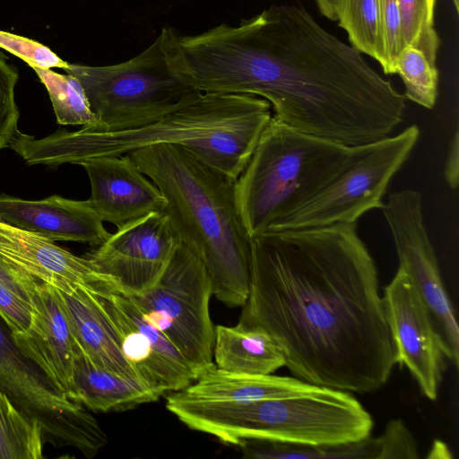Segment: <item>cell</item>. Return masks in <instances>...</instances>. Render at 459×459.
I'll return each mask as SVG.
<instances>
[{
  "instance_id": "ac0fdd59",
  "label": "cell",
  "mask_w": 459,
  "mask_h": 459,
  "mask_svg": "<svg viewBox=\"0 0 459 459\" xmlns=\"http://www.w3.org/2000/svg\"><path fill=\"white\" fill-rule=\"evenodd\" d=\"M0 254L38 281L56 289L112 286L110 280L98 273L85 256H77L54 241L3 223Z\"/></svg>"
},
{
  "instance_id": "d4e9b609",
  "label": "cell",
  "mask_w": 459,
  "mask_h": 459,
  "mask_svg": "<svg viewBox=\"0 0 459 459\" xmlns=\"http://www.w3.org/2000/svg\"><path fill=\"white\" fill-rule=\"evenodd\" d=\"M44 443L40 426L0 389V459H41Z\"/></svg>"
},
{
  "instance_id": "277c9868",
  "label": "cell",
  "mask_w": 459,
  "mask_h": 459,
  "mask_svg": "<svg viewBox=\"0 0 459 459\" xmlns=\"http://www.w3.org/2000/svg\"><path fill=\"white\" fill-rule=\"evenodd\" d=\"M126 154L163 195L162 212L204 264L212 295L230 307H242L250 285V238L237 204V179L178 145Z\"/></svg>"
},
{
  "instance_id": "836d02e7",
  "label": "cell",
  "mask_w": 459,
  "mask_h": 459,
  "mask_svg": "<svg viewBox=\"0 0 459 459\" xmlns=\"http://www.w3.org/2000/svg\"><path fill=\"white\" fill-rule=\"evenodd\" d=\"M0 282L21 298L31 302L39 281L0 254Z\"/></svg>"
},
{
  "instance_id": "f1b7e54d",
  "label": "cell",
  "mask_w": 459,
  "mask_h": 459,
  "mask_svg": "<svg viewBox=\"0 0 459 459\" xmlns=\"http://www.w3.org/2000/svg\"><path fill=\"white\" fill-rule=\"evenodd\" d=\"M18 79L17 67L0 51V150L9 147L18 131L20 113L15 102Z\"/></svg>"
},
{
  "instance_id": "4fadbf2b",
  "label": "cell",
  "mask_w": 459,
  "mask_h": 459,
  "mask_svg": "<svg viewBox=\"0 0 459 459\" xmlns=\"http://www.w3.org/2000/svg\"><path fill=\"white\" fill-rule=\"evenodd\" d=\"M382 297L396 364L406 367L421 393L435 400L445 369L446 350L431 313L400 267Z\"/></svg>"
},
{
  "instance_id": "484cf974",
  "label": "cell",
  "mask_w": 459,
  "mask_h": 459,
  "mask_svg": "<svg viewBox=\"0 0 459 459\" xmlns=\"http://www.w3.org/2000/svg\"><path fill=\"white\" fill-rule=\"evenodd\" d=\"M32 69L48 92L59 125L83 127L97 124L86 94L75 77L57 74L51 69Z\"/></svg>"
},
{
  "instance_id": "603a6c76",
  "label": "cell",
  "mask_w": 459,
  "mask_h": 459,
  "mask_svg": "<svg viewBox=\"0 0 459 459\" xmlns=\"http://www.w3.org/2000/svg\"><path fill=\"white\" fill-rule=\"evenodd\" d=\"M238 446L248 459H377V437L325 446H311L264 438H244Z\"/></svg>"
},
{
  "instance_id": "5b68a950",
  "label": "cell",
  "mask_w": 459,
  "mask_h": 459,
  "mask_svg": "<svg viewBox=\"0 0 459 459\" xmlns=\"http://www.w3.org/2000/svg\"><path fill=\"white\" fill-rule=\"evenodd\" d=\"M188 427L237 446L244 438L325 446L368 437L369 412L351 393L320 387L303 394L241 403L192 402Z\"/></svg>"
},
{
  "instance_id": "3957f363",
  "label": "cell",
  "mask_w": 459,
  "mask_h": 459,
  "mask_svg": "<svg viewBox=\"0 0 459 459\" xmlns=\"http://www.w3.org/2000/svg\"><path fill=\"white\" fill-rule=\"evenodd\" d=\"M272 117L271 105L263 98L203 92L193 103L142 128L105 133L82 127L60 130L42 139L17 131L9 147L29 165L56 167L171 144L238 179Z\"/></svg>"
},
{
  "instance_id": "f546056e",
  "label": "cell",
  "mask_w": 459,
  "mask_h": 459,
  "mask_svg": "<svg viewBox=\"0 0 459 459\" xmlns=\"http://www.w3.org/2000/svg\"><path fill=\"white\" fill-rule=\"evenodd\" d=\"M0 48L22 59L32 68L65 69L69 65L42 43L7 31L0 30Z\"/></svg>"
},
{
  "instance_id": "8fae6325",
  "label": "cell",
  "mask_w": 459,
  "mask_h": 459,
  "mask_svg": "<svg viewBox=\"0 0 459 459\" xmlns=\"http://www.w3.org/2000/svg\"><path fill=\"white\" fill-rule=\"evenodd\" d=\"M400 268L411 278L431 313L446 358L459 363V327L445 288L423 215L422 195L412 189L392 193L381 208Z\"/></svg>"
},
{
  "instance_id": "83f0119b",
  "label": "cell",
  "mask_w": 459,
  "mask_h": 459,
  "mask_svg": "<svg viewBox=\"0 0 459 459\" xmlns=\"http://www.w3.org/2000/svg\"><path fill=\"white\" fill-rule=\"evenodd\" d=\"M436 0H398L403 46H412L422 51L436 65L440 44L434 29Z\"/></svg>"
},
{
  "instance_id": "7a4b0ae2",
  "label": "cell",
  "mask_w": 459,
  "mask_h": 459,
  "mask_svg": "<svg viewBox=\"0 0 459 459\" xmlns=\"http://www.w3.org/2000/svg\"><path fill=\"white\" fill-rule=\"evenodd\" d=\"M378 287L357 223L265 231L250 238L249 292L239 322L266 331L295 377L371 393L396 364Z\"/></svg>"
},
{
  "instance_id": "8992f818",
  "label": "cell",
  "mask_w": 459,
  "mask_h": 459,
  "mask_svg": "<svg viewBox=\"0 0 459 459\" xmlns=\"http://www.w3.org/2000/svg\"><path fill=\"white\" fill-rule=\"evenodd\" d=\"M350 146L307 134L274 116L236 180V200L249 238L312 196L338 169Z\"/></svg>"
},
{
  "instance_id": "52a82bcc",
  "label": "cell",
  "mask_w": 459,
  "mask_h": 459,
  "mask_svg": "<svg viewBox=\"0 0 459 459\" xmlns=\"http://www.w3.org/2000/svg\"><path fill=\"white\" fill-rule=\"evenodd\" d=\"M81 83L97 124L83 126L113 133L152 125L193 103L203 93L169 65L160 35L142 53L117 65L69 64L64 69Z\"/></svg>"
},
{
  "instance_id": "44dd1931",
  "label": "cell",
  "mask_w": 459,
  "mask_h": 459,
  "mask_svg": "<svg viewBox=\"0 0 459 459\" xmlns=\"http://www.w3.org/2000/svg\"><path fill=\"white\" fill-rule=\"evenodd\" d=\"M162 396L141 380L130 379L96 365L76 342L71 399L93 411H124Z\"/></svg>"
},
{
  "instance_id": "7402d4cb",
  "label": "cell",
  "mask_w": 459,
  "mask_h": 459,
  "mask_svg": "<svg viewBox=\"0 0 459 459\" xmlns=\"http://www.w3.org/2000/svg\"><path fill=\"white\" fill-rule=\"evenodd\" d=\"M213 359L219 369L243 375H269L285 366L281 349L266 331L239 321L214 327Z\"/></svg>"
},
{
  "instance_id": "d6a6232c",
  "label": "cell",
  "mask_w": 459,
  "mask_h": 459,
  "mask_svg": "<svg viewBox=\"0 0 459 459\" xmlns=\"http://www.w3.org/2000/svg\"><path fill=\"white\" fill-rule=\"evenodd\" d=\"M32 304L0 282V316L13 333L25 332L32 320Z\"/></svg>"
},
{
  "instance_id": "d6986e66",
  "label": "cell",
  "mask_w": 459,
  "mask_h": 459,
  "mask_svg": "<svg viewBox=\"0 0 459 459\" xmlns=\"http://www.w3.org/2000/svg\"><path fill=\"white\" fill-rule=\"evenodd\" d=\"M98 286L56 288L74 337L99 367L143 381L123 354L119 337L98 295Z\"/></svg>"
},
{
  "instance_id": "4316f807",
  "label": "cell",
  "mask_w": 459,
  "mask_h": 459,
  "mask_svg": "<svg viewBox=\"0 0 459 459\" xmlns=\"http://www.w3.org/2000/svg\"><path fill=\"white\" fill-rule=\"evenodd\" d=\"M394 74L404 84L403 96L431 109L438 94V71L425 54L412 46H404L394 62Z\"/></svg>"
},
{
  "instance_id": "4dcf8cb0",
  "label": "cell",
  "mask_w": 459,
  "mask_h": 459,
  "mask_svg": "<svg viewBox=\"0 0 459 459\" xmlns=\"http://www.w3.org/2000/svg\"><path fill=\"white\" fill-rule=\"evenodd\" d=\"M377 459H418L419 449L412 434L400 419L391 420L377 437Z\"/></svg>"
},
{
  "instance_id": "9a60e30c",
  "label": "cell",
  "mask_w": 459,
  "mask_h": 459,
  "mask_svg": "<svg viewBox=\"0 0 459 459\" xmlns=\"http://www.w3.org/2000/svg\"><path fill=\"white\" fill-rule=\"evenodd\" d=\"M89 177L91 206L117 229L151 212H162L166 200L128 154L106 155L80 163Z\"/></svg>"
},
{
  "instance_id": "5bb4252c",
  "label": "cell",
  "mask_w": 459,
  "mask_h": 459,
  "mask_svg": "<svg viewBox=\"0 0 459 459\" xmlns=\"http://www.w3.org/2000/svg\"><path fill=\"white\" fill-rule=\"evenodd\" d=\"M123 354L141 379L162 395L184 389L198 373L179 350L146 322L133 301L107 285L97 288Z\"/></svg>"
},
{
  "instance_id": "6da1fadb",
  "label": "cell",
  "mask_w": 459,
  "mask_h": 459,
  "mask_svg": "<svg viewBox=\"0 0 459 459\" xmlns=\"http://www.w3.org/2000/svg\"><path fill=\"white\" fill-rule=\"evenodd\" d=\"M169 65L202 92L267 100L299 131L355 146L386 137L403 121L405 97L360 52L302 6L273 5L238 26L186 36L161 30Z\"/></svg>"
},
{
  "instance_id": "e0dca14e",
  "label": "cell",
  "mask_w": 459,
  "mask_h": 459,
  "mask_svg": "<svg viewBox=\"0 0 459 459\" xmlns=\"http://www.w3.org/2000/svg\"><path fill=\"white\" fill-rule=\"evenodd\" d=\"M0 223L51 241H73L100 246L109 232L88 200L52 195L27 201L0 195Z\"/></svg>"
},
{
  "instance_id": "1f68e13d",
  "label": "cell",
  "mask_w": 459,
  "mask_h": 459,
  "mask_svg": "<svg viewBox=\"0 0 459 459\" xmlns=\"http://www.w3.org/2000/svg\"><path fill=\"white\" fill-rule=\"evenodd\" d=\"M379 18L391 74H394V62L403 48L401 14L398 0H377Z\"/></svg>"
},
{
  "instance_id": "ba28073f",
  "label": "cell",
  "mask_w": 459,
  "mask_h": 459,
  "mask_svg": "<svg viewBox=\"0 0 459 459\" xmlns=\"http://www.w3.org/2000/svg\"><path fill=\"white\" fill-rule=\"evenodd\" d=\"M420 134L419 127L412 125L395 135L350 146L335 173L266 231L357 223L366 212L381 209L391 180L410 157Z\"/></svg>"
},
{
  "instance_id": "30bf717a",
  "label": "cell",
  "mask_w": 459,
  "mask_h": 459,
  "mask_svg": "<svg viewBox=\"0 0 459 459\" xmlns=\"http://www.w3.org/2000/svg\"><path fill=\"white\" fill-rule=\"evenodd\" d=\"M0 389L26 417L40 426L45 442L74 447L87 458L107 445V434L97 420L22 352L1 316Z\"/></svg>"
},
{
  "instance_id": "2e32d148",
  "label": "cell",
  "mask_w": 459,
  "mask_h": 459,
  "mask_svg": "<svg viewBox=\"0 0 459 459\" xmlns=\"http://www.w3.org/2000/svg\"><path fill=\"white\" fill-rule=\"evenodd\" d=\"M31 304V324L25 332L13 333V340L71 399L76 341L56 288L39 281Z\"/></svg>"
},
{
  "instance_id": "ffe728a7",
  "label": "cell",
  "mask_w": 459,
  "mask_h": 459,
  "mask_svg": "<svg viewBox=\"0 0 459 459\" xmlns=\"http://www.w3.org/2000/svg\"><path fill=\"white\" fill-rule=\"evenodd\" d=\"M320 387L295 377L230 373L219 369L214 364L189 385L171 393L189 401L241 403L290 397L311 393Z\"/></svg>"
},
{
  "instance_id": "e575fe53",
  "label": "cell",
  "mask_w": 459,
  "mask_h": 459,
  "mask_svg": "<svg viewBox=\"0 0 459 459\" xmlns=\"http://www.w3.org/2000/svg\"><path fill=\"white\" fill-rule=\"evenodd\" d=\"M459 176V137L458 127L453 133L445 165V178L452 189H456Z\"/></svg>"
},
{
  "instance_id": "d590c367",
  "label": "cell",
  "mask_w": 459,
  "mask_h": 459,
  "mask_svg": "<svg viewBox=\"0 0 459 459\" xmlns=\"http://www.w3.org/2000/svg\"><path fill=\"white\" fill-rule=\"evenodd\" d=\"M454 7L455 9L456 13H458L459 9V0H452Z\"/></svg>"
},
{
  "instance_id": "9c48e42d",
  "label": "cell",
  "mask_w": 459,
  "mask_h": 459,
  "mask_svg": "<svg viewBox=\"0 0 459 459\" xmlns=\"http://www.w3.org/2000/svg\"><path fill=\"white\" fill-rule=\"evenodd\" d=\"M212 295V282L204 264L180 242L159 281L144 292L127 297L143 319L179 350L199 376L214 365V327L209 311Z\"/></svg>"
},
{
  "instance_id": "7c38bea8",
  "label": "cell",
  "mask_w": 459,
  "mask_h": 459,
  "mask_svg": "<svg viewBox=\"0 0 459 459\" xmlns=\"http://www.w3.org/2000/svg\"><path fill=\"white\" fill-rule=\"evenodd\" d=\"M180 242L168 216L155 212L118 228L84 256L111 289L134 296L159 281Z\"/></svg>"
},
{
  "instance_id": "cb8c5ba5",
  "label": "cell",
  "mask_w": 459,
  "mask_h": 459,
  "mask_svg": "<svg viewBox=\"0 0 459 459\" xmlns=\"http://www.w3.org/2000/svg\"><path fill=\"white\" fill-rule=\"evenodd\" d=\"M339 26L351 46L376 59L385 74H391L381 29L377 0H334Z\"/></svg>"
}]
</instances>
